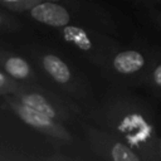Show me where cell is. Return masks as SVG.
Here are the masks:
<instances>
[{"instance_id": "9c48e42d", "label": "cell", "mask_w": 161, "mask_h": 161, "mask_svg": "<svg viewBox=\"0 0 161 161\" xmlns=\"http://www.w3.org/2000/svg\"><path fill=\"white\" fill-rule=\"evenodd\" d=\"M40 3L39 0H0V4L14 11H28L31 6Z\"/></svg>"}, {"instance_id": "5bb4252c", "label": "cell", "mask_w": 161, "mask_h": 161, "mask_svg": "<svg viewBox=\"0 0 161 161\" xmlns=\"http://www.w3.org/2000/svg\"><path fill=\"white\" fill-rule=\"evenodd\" d=\"M5 24V18H4V15L0 13V26H3Z\"/></svg>"}, {"instance_id": "9a60e30c", "label": "cell", "mask_w": 161, "mask_h": 161, "mask_svg": "<svg viewBox=\"0 0 161 161\" xmlns=\"http://www.w3.org/2000/svg\"><path fill=\"white\" fill-rule=\"evenodd\" d=\"M158 150L161 151V142H160V146H158Z\"/></svg>"}, {"instance_id": "52a82bcc", "label": "cell", "mask_w": 161, "mask_h": 161, "mask_svg": "<svg viewBox=\"0 0 161 161\" xmlns=\"http://www.w3.org/2000/svg\"><path fill=\"white\" fill-rule=\"evenodd\" d=\"M3 68L5 70V74L13 80L30 82L35 78V73L31 69L29 62L19 55H10L4 58Z\"/></svg>"}, {"instance_id": "6da1fadb", "label": "cell", "mask_w": 161, "mask_h": 161, "mask_svg": "<svg viewBox=\"0 0 161 161\" xmlns=\"http://www.w3.org/2000/svg\"><path fill=\"white\" fill-rule=\"evenodd\" d=\"M98 126L118 137L132 150H156L158 138L155 113L150 102L141 97L137 89L108 84L101 101Z\"/></svg>"}, {"instance_id": "8fae6325", "label": "cell", "mask_w": 161, "mask_h": 161, "mask_svg": "<svg viewBox=\"0 0 161 161\" xmlns=\"http://www.w3.org/2000/svg\"><path fill=\"white\" fill-rule=\"evenodd\" d=\"M146 19L161 30V9H145Z\"/></svg>"}, {"instance_id": "2e32d148", "label": "cell", "mask_w": 161, "mask_h": 161, "mask_svg": "<svg viewBox=\"0 0 161 161\" xmlns=\"http://www.w3.org/2000/svg\"><path fill=\"white\" fill-rule=\"evenodd\" d=\"M125 1H132V0H125Z\"/></svg>"}, {"instance_id": "7c38bea8", "label": "cell", "mask_w": 161, "mask_h": 161, "mask_svg": "<svg viewBox=\"0 0 161 161\" xmlns=\"http://www.w3.org/2000/svg\"><path fill=\"white\" fill-rule=\"evenodd\" d=\"M143 9H161V0H132Z\"/></svg>"}, {"instance_id": "8992f818", "label": "cell", "mask_w": 161, "mask_h": 161, "mask_svg": "<svg viewBox=\"0 0 161 161\" xmlns=\"http://www.w3.org/2000/svg\"><path fill=\"white\" fill-rule=\"evenodd\" d=\"M10 106L14 109V112L20 117V119L24 121L26 125L49 135V136H53V137H57L60 140H65V141L72 140L70 133L60 122H57V121H54V119H52V118H49L42 113H38V112L23 106L18 101L16 102L11 101Z\"/></svg>"}, {"instance_id": "ba28073f", "label": "cell", "mask_w": 161, "mask_h": 161, "mask_svg": "<svg viewBox=\"0 0 161 161\" xmlns=\"http://www.w3.org/2000/svg\"><path fill=\"white\" fill-rule=\"evenodd\" d=\"M141 88L145 89L148 94L156 98H161V55L150 68L138 89Z\"/></svg>"}, {"instance_id": "3957f363", "label": "cell", "mask_w": 161, "mask_h": 161, "mask_svg": "<svg viewBox=\"0 0 161 161\" xmlns=\"http://www.w3.org/2000/svg\"><path fill=\"white\" fill-rule=\"evenodd\" d=\"M161 55V47L148 43H130L116 52L103 72L104 83L138 89L152 64Z\"/></svg>"}, {"instance_id": "30bf717a", "label": "cell", "mask_w": 161, "mask_h": 161, "mask_svg": "<svg viewBox=\"0 0 161 161\" xmlns=\"http://www.w3.org/2000/svg\"><path fill=\"white\" fill-rule=\"evenodd\" d=\"M23 89V87L18 86L15 83V80L10 79L4 72L0 70V92H8V91H11V92H20Z\"/></svg>"}, {"instance_id": "4fadbf2b", "label": "cell", "mask_w": 161, "mask_h": 161, "mask_svg": "<svg viewBox=\"0 0 161 161\" xmlns=\"http://www.w3.org/2000/svg\"><path fill=\"white\" fill-rule=\"evenodd\" d=\"M39 1H48V3H58V4H63V3L72 1V0H39Z\"/></svg>"}, {"instance_id": "7a4b0ae2", "label": "cell", "mask_w": 161, "mask_h": 161, "mask_svg": "<svg viewBox=\"0 0 161 161\" xmlns=\"http://www.w3.org/2000/svg\"><path fill=\"white\" fill-rule=\"evenodd\" d=\"M53 30L57 31L60 43L69 53L93 70L102 80L103 72L112 55L126 45L122 40L96 29L67 25Z\"/></svg>"}, {"instance_id": "5b68a950", "label": "cell", "mask_w": 161, "mask_h": 161, "mask_svg": "<svg viewBox=\"0 0 161 161\" xmlns=\"http://www.w3.org/2000/svg\"><path fill=\"white\" fill-rule=\"evenodd\" d=\"M83 126L89 141H92L94 145L102 146L106 151H108L112 161H140L137 153L111 132L91 126L87 122L83 123Z\"/></svg>"}, {"instance_id": "277c9868", "label": "cell", "mask_w": 161, "mask_h": 161, "mask_svg": "<svg viewBox=\"0 0 161 161\" xmlns=\"http://www.w3.org/2000/svg\"><path fill=\"white\" fill-rule=\"evenodd\" d=\"M18 98L23 106L42 113L57 122H60L62 119H70L73 117V112H77L70 104H68L65 101H60L57 97L48 96L43 92L39 87L35 89L25 91L24 88L18 92Z\"/></svg>"}]
</instances>
